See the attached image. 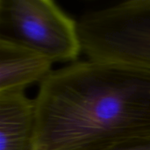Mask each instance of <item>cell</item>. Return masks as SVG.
I'll return each mask as SVG.
<instances>
[{
	"mask_svg": "<svg viewBox=\"0 0 150 150\" xmlns=\"http://www.w3.org/2000/svg\"><path fill=\"white\" fill-rule=\"evenodd\" d=\"M102 150H150V137L128 141Z\"/></svg>",
	"mask_w": 150,
	"mask_h": 150,
	"instance_id": "8992f818",
	"label": "cell"
},
{
	"mask_svg": "<svg viewBox=\"0 0 150 150\" xmlns=\"http://www.w3.org/2000/svg\"><path fill=\"white\" fill-rule=\"evenodd\" d=\"M53 64L35 50L0 39V93L24 91L34 83H40L52 73Z\"/></svg>",
	"mask_w": 150,
	"mask_h": 150,
	"instance_id": "277c9868",
	"label": "cell"
},
{
	"mask_svg": "<svg viewBox=\"0 0 150 150\" xmlns=\"http://www.w3.org/2000/svg\"><path fill=\"white\" fill-rule=\"evenodd\" d=\"M36 107L24 91L0 93V150H34Z\"/></svg>",
	"mask_w": 150,
	"mask_h": 150,
	"instance_id": "5b68a950",
	"label": "cell"
},
{
	"mask_svg": "<svg viewBox=\"0 0 150 150\" xmlns=\"http://www.w3.org/2000/svg\"><path fill=\"white\" fill-rule=\"evenodd\" d=\"M34 101V150H102L150 137L148 69L75 62L53 70Z\"/></svg>",
	"mask_w": 150,
	"mask_h": 150,
	"instance_id": "6da1fadb",
	"label": "cell"
},
{
	"mask_svg": "<svg viewBox=\"0 0 150 150\" xmlns=\"http://www.w3.org/2000/svg\"><path fill=\"white\" fill-rule=\"evenodd\" d=\"M0 39L54 62H75L83 51L77 21L52 0H0Z\"/></svg>",
	"mask_w": 150,
	"mask_h": 150,
	"instance_id": "3957f363",
	"label": "cell"
},
{
	"mask_svg": "<svg viewBox=\"0 0 150 150\" xmlns=\"http://www.w3.org/2000/svg\"><path fill=\"white\" fill-rule=\"evenodd\" d=\"M77 22L88 59L150 69V0L89 11Z\"/></svg>",
	"mask_w": 150,
	"mask_h": 150,
	"instance_id": "7a4b0ae2",
	"label": "cell"
}]
</instances>
